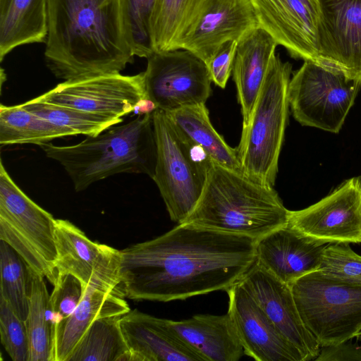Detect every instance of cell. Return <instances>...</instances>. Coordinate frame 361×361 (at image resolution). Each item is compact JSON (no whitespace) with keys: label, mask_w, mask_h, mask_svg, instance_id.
I'll return each instance as SVG.
<instances>
[{"label":"cell","mask_w":361,"mask_h":361,"mask_svg":"<svg viewBox=\"0 0 361 361\" xmlns=\"http://www.w3.org/2000/svg\"><path fill=\"white\" fill-rule=\"evenodd\" d=\"M120 251L125 297L169 302L226 291L255 263L256 240L182 223Z\"/></svg>","instance_id":"1"},{"label":"cell","mask_w":361,"mask_h":361,"mask_svg":"<svg viewBox=\"0 0 361 361\" xmlns=\"http://www.w3.org/2000/svg\"><path fill=\"white\" fill-rule=\"evenodd\" d=\"M44 57L59 79L120 73L133 61L121 0H49Z\"/></svg>","instance_id":"2"},{"label":"cell","mask_w":361,"mask_h":361,"mask_svg":"<svg viewBox=\"0 0 361 361\" xmlns=\"http://www.w3.org/2000/svg\"><path fill=\"white\" fill-rule=\"evenodd\" d=\"M46 156L58 161L80 192L118 173H143L153 178L157 149L152 114L137 116L96 136L71 145H40Z\"/></svg>","instance_id":"3"},{"label":"cell","mask_w":361,"mask_h":361,"mask_svg":"<svg viewBox=\"0 0 361 361\" xmlns=\"http://www.w3.org/2000/svg\"><path fill=\"white\" fill-rule=\"evenodd\" d=\"M289 212L274 188L213 164L200 198L183 223L257 240L286 226Z\"/></svg>","instance_id":"4"},{"label":"cell","mask_w":361,"mask_h":361,"mask_svg":"<svg viewBox=\"0 0 361 361\" xmlns=\"http://www.w3.org/2000/svg\"><path fill=\"white\" fill-rule=\"evenodd\" d=\"M292 66L274 55L236 148L242 172L255 182L274 188L288 114Z\"/></svg>","instance_id":"5"},{"label":"cell","mask_w":361,"mask_h":361,"mask_svg":"<svg viewBox=\"0 0 361 361\" xmlns=\"http://www.w3.org/2000/svg\"><path fill=\"white\" fill-rule=\"evenodd\" d=\"M157 157L154 175L171 219L183 223L197 204L214 164L200 147L188 141L166 113H152Z\"/></svg>","instance_id":"6"},{"label":"cell","mask_w":361,"mask_h":361,"mask_svg":"<svg viewBox=\"0 0 361 361\" xmlns=\"http://www.w3.org/2000/svg\"><path fill=\"white\" fill-rule=\"evenodd\" d=\"M290 288L304 324L321 347L360 334L361 283L318 269L299 278Z\"/></svg>","instance_id":"7"},{"label":"cell","mask_w":361,"mask_h":361,"mask_svg":"<svg viewBox=\"0 0 361 361\" xmlns=\"http://www.w3.org/2000/svg\"><path fill=\"white\" fill-rule=\"evenodd\" d=\"M0 240L23 259L29 269L52 285L57 250L56 219L14 183L0 162Z\"/></svg>","instance_id":"8"},{"label":"cell","mask_w":361,"mask_h":361,"mask_svg":"<svg viewBox=\"0 0 361 361\" xmlns=\"http://www.w3.org/2000/svg\"><path fill=\"white\" fill-rule=\"evenodd\" d=\"M360 88L361 80L305 61L289 82V106L302 126L338 133Z\"/></svg>","instance_id":"9"},{"label":"cell","mask_w":361,"mask_h":361,"mask_svg":"<svg viewBox=\"0 0 361 361\" xmlns=\"http://www.w3.org/2000/svg\"><path fill=\"white\" fill-rule=\"evenodd\" d=\"M144 73L147 98L166 112L205 104L212 82L207 64L190 51L154 52Z\"/></svg>","instance_id":"10"},{"label":"cell","mask_w":361,"mask_h":361,"mask_svg":"<svg viewBox=\"0 0 361 361\" xmlns=\"http://www.w3.org/2000/svg\"><path fill=\"white\" fill-rule=\"evenodd\" d=\"M288 225L321 245L361 243V178H349L317 202L290 211Z\"/></svg>","instance_id":"11"},{"label":"cell","mask_w":361,"mask_h":361,"mask_svg":"<svg viewBox=\"0 0 361 361\" xmlns=\"http://www.w3.org/2000/svg\"><path fill=\"white\" fill-rule=\"evenodd\" d=\"M147 98L144 73H106L65 80L35 99L114 118L132 113L136 103Z\"/></svg>","instance_id":"12"},{"label":"cell","mask_w":361,"mask_h":361,"mask_svg":"<svg viewBox=\"0 0 361 361\" xmlns=\"http://www.w3.org/2000/svg\"><path fill=\"white\" fill-rule=\"evenodd\" d=\"M56 276H75L85 290L89 286L122 290L120 250L91 240L75 224L60 219H56Z\"/></svg>","instance_id":"13"},{"label":"cell","mask_w":361,"mask_h":361,"mask_svg":"<svg viewBox=\"0 0 361 361\" xmlns=\"http://www.w3.org/2000/svg\"><path fill=\"white\" fill-rule=\"evenodd\" d=\"M319 66L361 80V0H319Z\"/></svg>","instance_id":"14"},{"label":"cell","mask_w":361,"mask_h":361,"mask_svg":"<svg viewBox=\"0 0 361 361\" xmlns=\"http://www.w3.org/2000/svg\"><path fill=\"white\" fill-rule=\"evenodd\" d=\"M258 27L251 0H203L195 20L176 49L190 51L207 64L224 44L238 42Z\"/></svg>","instance_id":"15"},{"label":"cell","mask_w":361,"mask_h":361,"mask_svg":"<svg viewBox=\"0 0 361 361\" xmlns=\"http://www.w3.org/2000/svg\"><path fill=\"white\" fill-rule=\"evenodd\" d=\"M228 310L244 350L257 361H305L238 281L226 290Z\"/></svg>","instance_id":"16"},{"label":"cell","mask_w":361,"mask_h":361,"mask_svg":"<svg viewBox=\"0 0 361 361\" xmlns=\"http://www.w3.org/2000/svg\"><path fill=\"white\" fill-rule=\"evenodd\" d=\"M282 334L312 360L321 346L304 324L290 286L279 280L257 262L239 281Z\"/></svg>","instance_id":"17"},{"label":"cell","mask_w":361,"mask_h":361,"mask_svg":"<svg viewBox=\"0 0 361 361\" xmlns=\"http://www.w3.org/2000/svg\"><path fill=\"white\" fill-rule=\"evenodd\" d=\"M259 26L290 54L319 64V14L302 0H251Z\"/></svg>","instance_id":"18"},{"label":"cell","mask_w":361,"mask_h":361,"mask_svg":"<svg viewBox=\"0 0 361 361\" xmlns=\"http://www.w3.org/2000/svg\"><path fill=\"white\" fill-rule=\"evenodd\" d=\"M120 324L130 361H204L173 329L169 319L134 309L121 316Z\"/></svg>","instance_id":"19"},{"label":"cell","mask_w":361,"mask_h":361,"mask_svg":"<svg viewBox=\"0 0 361 361\" xmlns=\"http://www.w3.org/2000/svg\"><path fill=\"white\" fill-rule=\"evenodd\" d=\"M325 245L308 239L287 224L256 240V262L290 286L302 276L319 269Z\"/></svg>","instance_id":"20"},{"label":"cell","mask_w":361,"mask_h":361,"mask_svg":"<svg viewBox=\"0 0 361 361\" xmlns=\"http://www.w3.org/2000/svg\"><path fill=\"white\" fill-rule=\"evenodd\" d=\"M278 45L271 35L260 26L237 43L232 71L241 106L243 127L249 123Z\"/></svg>","instance_id":"21"},{"label":"cell","mask_w":361,"mask_h":361,"mask_svg":"<svg viewBox=\"0 0 361 361\" xmlns=\"http://www.w3.org/2000/svg\"><path fill=\"white\" fill-rule=\"evenodd\" d=\"M121 289L89 286L76 309L55 326L54 361H68L80 339L98 318L122 316L130 309Z\"/></svg>","instance_id":"22"},{"label":"cell","mask_w":361,"mask_h":361,"mask_svg":"<svg viewBox=\"0 0 361 361\" xmlns=\"http://www.w3.org/2000/svg\"><path fill=\"white\" fill-rule=\"evenodd\" d=\"M169 324L204 361H238L244 354L228 312L222 315L195 314L180 321L169 320Z\"/></svg>","instance_id":"23"},{"label":"cell","mask_w":361,"mask_h":361,"mask_svg":"<svg viewBox=\"0 0 361 361\" xmlns=\"http://www.w3.org/2000/svg\"><path fill=\"white\" fill-rule=\"evenodd\" d=\"M49 0H0V61L16 47L45 43Z\"/></svg>","instance_id":"24"},{"label":"cell","mask_w":361,"mask_h":361,"mask_svg":"<svg viewBox=\"0 0 361 361\" xmlns=\"http://www.w3.org/2000/svg\"><path fill=\"white\" fill-rule=\"evenodd\" d=\"M166 113L185 138L203 149L214 164L243 173L236 149L215 130L205 104Z\"/></svg>","instance_id":"25"},{"label":"cell","mask_w":361,"mask_h":361,"mask_svg":"<svg viewBox=\"0 0 361 361\" xmlns=\"http://www.w3.org/2000/svg\"><path fill=\"white\" fill-rule=\"evenodd\" d=\"M76 133L32 114L20 104L0 106V145L1 146L34 144L50 141Z\"/></svg>","instance_id":"26"},{"label":"cell","mask_w":361,"mask_h":361,"mask_svg":"<svg viewBox=\"0 0 361 361\" xmlns=\"http://www.w3.org/2000/svg\"><path fill=\"white\" fill-rule=\"evenodd\" d=\"M203 0H156L150 20L154 52L176 49L195 20Z\"/></svg>","instance_id":"27"},{"label":"cell","mask_w":361,"mask_h":361,"mask_svg":"<svg viewBox=\"0 0 361 361\" xmlns=\"http://www.w3.org/2000/svg\"><path fill=\"white\" fill-rule=\"evenodd\" d=\"M31 291L25 324L29 343V361H54L56 323L44 278L30 271Z\"/></svg>","instance_id":"28"},{"label":"cell","mask_w":361,"mask_h":361,"mask_svg":"<svg viewBox=\"0 0 361 361\" xmlns=\"http://www.w3.org/2000/svg\"><path fill=\"white\" fill-rule=\"evenodd\" d=\"M121 316L97 319L86 331L68 361H130L121 328Z\"/></svg>","instance_id":"29"},{"label":"cell","mask_w":361,"mask_h":361,"mask_svg":"<svg viewBox=\"0 0 361 361\" xmlns=\"http://www.w3.org/2000/svg\"><path fill=\"white\" fill-rule=\"evenodd\" d=\"M0 298L25 321L31 291L30 271L23 259L7 243H0Z\"/></svg>","instance_id":"30"},{"label":"cell","mask_w":361,"mask_h":361,"mask_svg":"<svg viewBox=\"0 0 361 361\" xmlns=\"http://www.w3.org/2000/svg\"><path fill=\"white\" fill-rule=\"evenodd\" d=\"M27 111L49 122L73 130L76 135L96 136L121 123L123 118H114L87 112L74 108L36 100L35 98L20 104Z\"/></svg>","instance_id":"31"},{"label":"cell","mask_w":361,"mask_h":361,"mask_svg":"<svg viewBox=\"0 0 361 361\" xmlns=\"http://www.w3.org/2000/svg\"><path fill=\"white\" fill-rule=\"evenodd\" d=\"M156 0H121L127 41L134 54L149 58L154 51L150 38V20Z\"/></svg>","instance_id":"32"},{"label":"cell","mask_w":361,"mask_h":361,"mask_svg":"<svg viewBox=\"0 0 361 361\" xmlns=\"http://www.w3.org/2000/svg\"><path fill=\"white\" fill-rule=\"evenodd\" d=\"M0 337L2 345L13 361H29L30 343L25 322L1 298Z\"/></svg>","instance_id":"33"},{"label":"cell","mask_w":361,"mask_h":361,"mask_svg":"<svg viewBox=\"0 0 361 361\" xmlns=\"http://www.w3.org/2000/svg\"><path fill=\"white\" fill-rule=\"evenodd\" d=\"M320 270L361 283V256L349 244H326L322 252Z\"/></svg>","instance_id":"34"},{"label":"cell","mask_w":361,"mask_h":361,"mask_svg":"<svg viewBox=\"0 0 361 361\" xmlns=\"http://www.w3.org/2000/svg\"><path fill=\"white\" fill-rule=\"evenodd\" d=\"M53 286L50 301L56 325L76 309L83 297L85 289L81 281L70 274L57 275Z\"/></svg>","instance_id":"35"},{"label":"cell","mask_w":361,"mask_h":361,"mask_svg":"<svg viewBox=\"0 0 361 361\" xmlns=\"http://www.w3.org/2000/svg\"><path fill=\"white\" fill-rule=\"evenodd\" d=\"M236 41L224 44L207 64L212 82L224 88L233 71L237 48Z\"/></svg>","instance_id":"36"},{"label":"cell","mask_w":361,"mask_h":361,"mask_svg":"<svg viewBox=\"0 0 361 361\" xmlns=\"http://www.w3.org/2000/svg\"><path fill=\"white\" fill-rule=\"evenodd\" d=\"M348 341L322 346L315 361H361V348Z\"/></svg>","instance_id":"37"},{"label":"cell","mask_w":361,"mask_h":361,"mask_svg":"<svg viewBox=\"0 0 361 361\" xmlns=\"http://www.w3.org/2000/svg\"><path fill=\"white\" fill-rule=\"evenodd\" d=\"M157 109V105L152 100L148 98H143L136 103L132 113L133 115L141 116L152 114Z\"/></svg>","instance_id":"38"},{"label":"cell","mask_w":361,"mask_h":361,"mask_svg":"<svg viewBox=\"0 0 361 361\" xmlns=\"http://www.w3.org/2000/svg\"><path fill=\"white\" fill-rule=\"evenodd\" d=\"M357 339L361 341V331L360 334L357 336Z\"/></svg>","instance_id":"39"}]
</instances>
